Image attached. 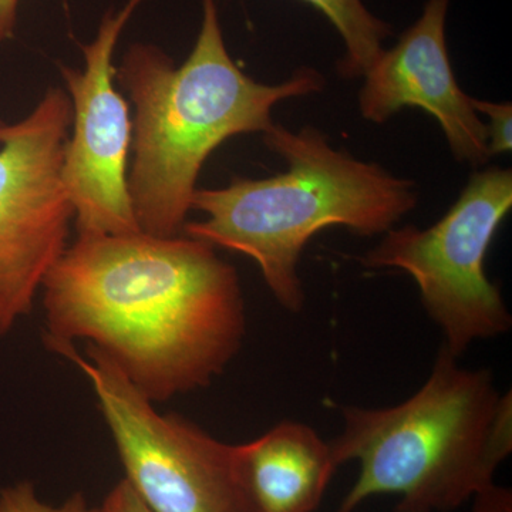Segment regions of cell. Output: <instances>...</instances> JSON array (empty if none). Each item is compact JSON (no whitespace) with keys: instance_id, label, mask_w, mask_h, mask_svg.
I'll return each instance as SVG.
<instances>
[{"instance_id":"11","label":"cell","mask_w":512,"mask_h":512,"mask_svg":"<svg viewBox=\"0 0 512 512\" xmlns=\"http://www.w3.org/2000/svg\"><path fill=\"white\" fill-rule=\"evenodd\" d=\"M328 18L345 43L339 73L345 79L365 77L392 35L389 23L373 15L363 0H303Z\"/></svg>"},{"instance_id":"4","label":"cell","mask_w":512,"mask_h":512,"mask_svg":"<svg viewBox=\"0 0 512 512\" xmlns=\"http://www.w3.org/2000/svg\"><path fill=\"white\" fill-rule=\"evenodd\" d=\"M457 360L441 345L429 379L397 406L340 407L330 448L338 467L359 461L360 473L336 512L384 494L399 497L394 512H447L493 487L512 450L511 392Z\"/></svg>"},{"instance_id":"8","label":"cell","mask_w":512,"mask_h":512,"mask_svg":"<svg viewBox=\"0 0 512 512\" xmlns=\"http://www.w3.org/2000/svg\"><path fill=\"white\" fill-rule=\"evenodd\" d=\"M143 0L109 12L92 42L82 45L83 70L63 66L73 121L63 178L79 237L140 231L127 188L133 123L117 90L113 55L121 32Z\"/></svg>"},{"instance_id":"9","label":"cell","mask_w":512,"mask_h":512,"mask_svg":"<svg viewBox=\"0 0 512 512\" xmlns=\"http://www.w3.org/2000/svg\"><path fill=\"white\" fill-rule=\"evenodd\" d=\"M450 0H427L414 25L365 74L359 93L363 119L384 124L403 107H419L439 121L458 161L480 167L490 160L487 128L457 84L448 56Z\"/></svg>"},{"instance_id":"6","label":"cell","mask_w":512,"mask_h":512,"mask_svg":"<svg viewBox=\"0 0 512 512\" xmlns=\"http://www.w3.org/2000/svg\"><path fill=\"white\" fill-rule=\"evenodd\" d=\"M89 380L128 484L154 512H249L235 446L177 414H161L109 359L50 345Z\"/></svg>"},{"instance_id":"7","label":"cell","mask_w":512,"mask_h":512,"mask_svg":"<svg viewBox=\"0 0 512 512\" xmlns=\"http://www.w3.org/2000/svg\"><path fill=\"white\" fill-rule=\"evenodd\" d=\"M73 109L50 87L28 116L0 120V338L32 312L69 245L74 211L63 167Z\"/></svg>"},{"instance_id":"10","label":"cell","mask_w":512,"mask_h":512,"mask_svg":"<svg viewBox=\"0 0 512 512\" xmlns=\"http://www.w3.org/2000/svg\"><path fill=\"white\" fill-rule=\"evenodd\" d=\"M249 512H313L338 464L312 427L282 421L258 439L235 446Z\"/></svg>"},{"instance_id":"15","label":"cell","mask_w":512,"mask_h":512,"mask_svg":"<svg viewBox=\"0 0 512 512\" xmlns=\"http://www.w3.org/2000/svg\"><path fill=\"white\" fill-rule=\"evenodd\" d=\"M474 512H512L511 491L494 484L474 497Z\"/></svg>"},{"instance_id":"12","label":"cell","mask_w":512,"mask_h":512,"mask_svg":"<svg viewBox=\"0 0 512 512\" xmlns=\"http://www.w3.org/2000/svg\"><path fill=\"white\" fill-rule=\"evenodd\" d=\"M0 512H101L89 504L83 493L73 494L63 504L50 505L40 500L30 481L0 490Z\"/></svg>"},{"instance_id":"14","label":"cell","mask_w":512,"mask_h":512,"mask_svg":"<svg viewBox=\"0 0 512 512\" xmlns=\"http://www.w3.org/2000/svg\"><path fill=\"white\" fill-rule=\"evenodd\" d=\"M101 512H154L140 497L126 480L120 481L113 490L107 494Z\"/></svg>"},{"instance_id":"3","label":"cell","mask_w":512,"mask_h":512,"mask_svg":"<svg viewBox=\"0 0 512 512\" xmlns=\"http://www.w3.org/2000/svg\"><path fill=\"white\" fill-rule=\"evenodd\" d=\"M266 147L288 164L275 177L234 178L224 188H197L183 234L254 259L269 291L289 312L302 311L298 264L322 229L343 227L360 237L386 234L417 207V184L376 163L336 150L318 128L291 131L272 124Z\"/></svg>"},{"instance_id":"5","label":"cell","mask_w":512,"mask_h":512,"mask_svg":"<svg viewBox=\"0 0 512 512\" xmlns=\"http://www.w3.org/2000/svg\"><path fill=\"white\" fill-rule=\"evenodd\" d=\"M511 208L510 168L476 171L439 222L390 229L362 264L412 276L444 348L460 357L471 343L510 332L512 316L485 274V256Z\"/></svg>"},{"instance_id":"16","label":"cell","mask_w":512,"mask_h":512,"mask_svg":"<svg viewBox=\"0 0 512 512\" xmlns=\"http://www.w3.org/2000/svg\"><path fill=\"white\" fill-rule=\"evenodd\" d=\"M20 0H0V45L15 33Z\"/></svg>"},{"instance_id":"1","label":"cell","mask_w":512,"mask_h":512,"mask_svg":"<svg viewBox=\"0 0 512 512\" xmlns=\"http://www.w3.org/2000/svg\"><path fill=\"white\" fill-rule=\"evenodd\" d=\"M42 295L47 346L84 340L153 403L210 386L247 329L234 266L185 234L77 235Z\"/></svg>"},{"instance_id":"13","label":"cell","mask_w":512,"mask_h":512,"mask_svg":"<svg viewBox=\"0 0 512 512\" xmlns=\"http://www.w3.org/2000/svg\"><path fill=\"white\" fill-rule=\"evenodd\" d=\"M471 104L477 113L488 117L487 140L490 156L510 153L512 150L511 124L512 104L491 103V101L477 100L471 97Z\"/></svg>"},{"instance_id":"2","label":"cell","mask_w":512,"mask_h":512,"mask_svg":"<svg viewBox=\"0 0 512 512\" xmlns=\"http://www.w3.org/2000/svg\"><path fill=\"white\" fill-rule=\"evenodd\" d=\"M114 76L134 106L128 195L138 228L156 237L183 234L198 175L215 148L265 133L276 104L325 86L312 67L274 86L242 72L225 46L217 0H202L200 33L181 66L160 47L134 43Z\"/></svg>"}]
</instances>
